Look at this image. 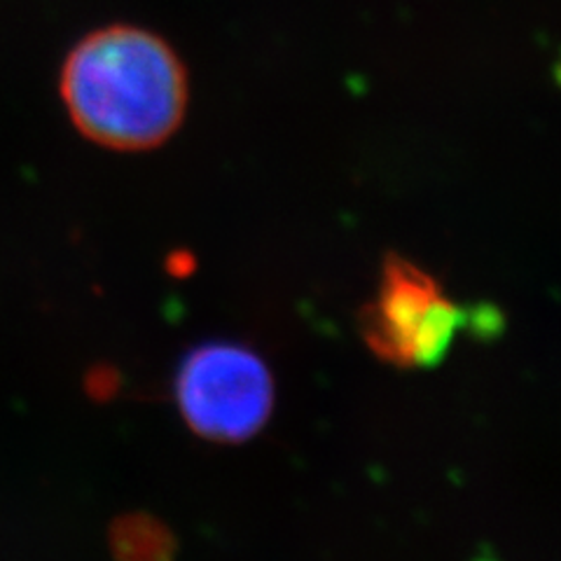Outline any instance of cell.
<instances>
[{"mask_svg":"<svg viewBox=\"0 0 561 561\" xmlns=\"http://www.w3.org/2000/svg\"><path fill=\"white\" fill-rule=\"evenodd\" d=\"M59 92L76 129L111 150H150L181 127L187 108L185 66L146 28L103 26L68 51Z\"/></svg>","mask_w":561,"mask_h":561,"instance_id":"1","label":"cell"},{"mask_svg":"<svg viewBox=\"0 0 561 561\" xmlns=\"http://www.w3.org/2000/svg\"><path fill=\"white\" fill-rule=\"evenodd\" d=\"M276 386L253 348L210 342L190 351L175 377V402L192 433L204 440H251L274 412Z\"/></svg>","mask_w":561,"mask_h":561,"instance_id":"2","label":"cell"},{"mask_svg":"<svg viewBox=\"0 0 561 561\" xmlns=\"http://www.w3.org/2000/svg\"><path fill=\"white\" fill-rule=\"evenodd\" d=\"M111 550L115 561H171L175 538L164 522L134 513L113 522Z\"/></svg>","mask_w":561,"mask_h":561,"instance_id":"4","label":"cell"},{"mask_svg":"<svg viewBox=\"0 0 561 561\" xmlns=\"http://www.w3.org/2000/svg\"><path fill=\"white\" fill-rule=\"evenodd\" d=\"M463 311L443 286L414 262L389 255L381 267L375 300L363 307L358 328L373 354L396 367H431L440 363Z\"/></svg>","mask_w":561,"mask_h":561,"instance_id":"3","label":"cell"}]
</instances>
